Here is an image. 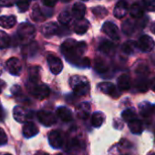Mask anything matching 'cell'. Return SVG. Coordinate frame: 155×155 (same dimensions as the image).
<instances>
[{"label":"cell","instance_id":"cell-28","mask_svg":"<svg viewBox=\"0 0 155 155\" xmlns=\"http://www.w3.org/2000/svg\"><path fill=\"white\" fill-rule=\"evenodd\" d=\"M121 118L126 122H130L137 119V114L133 109H126L121 113Z\"/></svg>","mask_w":155,"mask_h":155},{"label":"cell","instance_id":"cell-14","mask_svg":"<svg viewBox=\"0 0 155 155\" xmlns=\"http://www.w3.org/2000/svg\"><path fill=\"white\" fill-rule=\"evenodd\" d=\"M38 133V128L34 122L28 121L23 126V135L26 138H32Z\"/></svg>","mask_w":155,"mask_h":155},{"label":"cell","instance_id":"cell-2","mask_svg":"<svg viewBox=\"0 0 155 155\" xmlns=\"http://www.w3.org/2000/svg\"><path fill=\"white\" fill-rule=\"evenodd\" d=\"M69 86L78 96H85L90 91V82L83 76L75 75L69 79Z\"/></svg>","mask_w":155,"mask_h":155},{"label":"cell","instance_id":"cell-39","mask_svg":"<svg viewBox=\"0 0 155 155\" xmlns=\"http://www.w3.org/2000/svg\"><path fill=\"white\" fill-rule=\"evenodd\" d=\"M143 8L149 12H155V0H142Z\"/></svg>","mask_w":155,"mask_h":155},{"label":"cell","instance_id":"cell-40","mask_svg":"<svg viewBox=\"0 0 155 155\" xmlns=\"http://www.w3.org/2000/svg\"><path fill=\"white\" fill-rule=\"evenodd\" d=\"M136 72L138 73V75H146L149 73V68H148V66L144 65V64H140L137 69H136Z\"/></svg>","mask_w":155,"mask_h":155},{"label":"cell","instance_id":"cell-10","mask_svg":"<svg viewBox=\"0 0 155 155\" xmlns=\"http://www.w3.org/2000/svg\"><path fill=\"white\" fill-rule=\"evenodd\" d=\"M102 31L110 37L113 40H119L120 39V34L119 29L117 26L112 22H105L102 26Z\"/></svg>","mask_w":155,"mask_h":155},{"label":"cell","instance_id":"cell-46","mask_svg":"<svg viewBox=\"0 0 155 155\" xmlns=\"http://www.w3.org/2000/svg\"><path fill=\"white\" fill-rule=\"evenodd\" d=\"M150 88H151V90L155 92V78H154V79L152 80V81L150 82Z\"/></svg>","mask_w":155,"mask_h":155},{"label":"cell","instance_id":"cell-6","mask_svg":"<svg viewBox=\"0 0 155 155\" xmlns=\"http://www.w3.org/2000/svg\"><path fill=\"white\" fill-rule=\"evenodd\" d=\"M137 46L142 52H150L155 47V42L150 36L143 35L137 41Z\"/></svg>","mask_w":155,"mask_h":155},{"label":"cell","instance_id":"cell-18","mask_svg":"<svg viewBox=\"0 0 155 155\" xmlns=\"http://www.w3.org/2000/svg\"><path fill=\"white\" fill-rule=\"evenodd\" d=\"M57 114L58 118L65 122H68L72 120V112L67 107H63V106L58 107L57 109Z\"/></svg>","mask_w":155,"mask_h":155},{"label":"cell","instance_id":"cell-33","mask_svg":"<svg viewBox=\"0 0 155 155\" xmlns=\"http://www.w3.org/2000/svg\"><path fill=\"white\" fill-rule=\"evenodd\" d=\"M10 45V38L5 32L0 30V49H4L8 48Z\"/></svg>","mask_w":155,"mask_h":155},{"label":"cell","instance_id":"cell-32","mask_svg":"<svg viewBox=\"0 0 155 155\" xmlns=\"http://www.w3.org/2000/svg\"><path fill=\"white\" fill-rule=\"evenodd\" d=\"M39 68L38 66H35L30 68L29 71V82L30 84L34 85L37 84L38 81L39 80Z\"/></svg>","mask_w":155,"mask_h":155},{"label":"cell","instance_id":"cell-4","mask_svg":"<svg viewBox=\"0 0 155 155\" xmlns=\"http://www.w3.org/2000/svg\"><path fill=\"white\" fill-rule=\"evenodd\" d=\"M30 92L36 99L42 101L48 97L50 90L46 84H34L30 87Z\"/></svg>","mask_w":155,"mask_h":155},{"label":"cell","instance_id":"cell-41","mask_svg":"<svg viewBox=\"0 0 155 155\" xmlns=\"http://www.w3.org/2000/svg\"><path fill=\"white\" fill-rule=\"evenodd\" d=\"M8 142V136L5 132V130L0 128V145H4Z\"/></svg>","mask_w":155,"mask_h":155},{"label":"cell","instance_id":"cell-53","mask_svg":"<svg viewBox=\"0 0 155 155\" xmlns=\"http://www.w3.org/2000/svg\"><path fill=\"white\" fill-rule=\"evenodd\" d=\"M4 155H11V154H9V153H6V154H4Z\"/></svg>","mask_w":155,"mask_h":155},{"label":"cell","instance_id":"cell-51","mask_svg":"<svg viewBox=\"0 0 155 155\" xmlns=\"http://www.w3.org/2000/svg\"><path fill=\"white\" fill-rule=\"evenodd\" d=\"M56 155H64L63 153H58V154H56Z\"/></svg>","mask_w":155,"mask_h":155},{"label":"cell","instance_id":"cell-29","mask_svg":"<svg viewBox=\"0 0 155 155\" xmlns=\"http://www.w3.org/2000/svg\"><path fill=\"white\" fill-rule=\"evenodd\" d=\"M94 68L99 73H105L109 69V67H108L107 63L102 58H97L94 62Z\"/></svg>","mask_w":155,"mask_h":155},{"label":"cell","instance_id":"cell-3","mask_svg":"<svg viewBox=\"0 0 155 155\" xmlns=\"http://www.w3.org/2000/svg\"><path fill=\"white\" fill-rule=\"evenodd\" d=\"M36 34L35 28L29 23H22L18 29V39L23 44H28L32 41Z\"/></svg>","mask_w":155,"mask_h":155},{"label":"cell","instance_id":"cell-7","mask_svg":"<svg viewBox=\"0 0 155 155\" xmlns=\"http://www.w3.org/2000/svg\"><path fill=\"white\" fill-rule=\"evenodd\" d=\"M47 60H48V67H49V69L50 71L57 75V74H59L62 69H63V64H62V61L61 59L53 55V54H49L47 58Z\"/></svg>","mask_w":155,"mask_h":155},{"label":"cell","instance_id":"cell-13","mask_svg":"<svg viewBox=\"0 0 155 155\" xmlns=\"http://www.w3.org/2000/svg\"><path fill=\"white\" fill-rule=\"evenodd\" d=\"M128 10H129V7H128L127 2H125L124 0H120V1H119L116 4L114 8L113 15L117 18H122L127 15Z\"/></svg>","mask_w":155,"mask_h":155},{"label":"cell","instance_id":"cell-34","mask_svg":"<svg viewBox=\"0 0 155 155\" xmlns=\"http://www.w3.org/2000/svg\"><path fill=\"white\" fill-rule=\"evenodd\" d=\"M72 14H70L68 11H63L59 14L58 16V21L62 25H68L71 22L72 20Z\"/></svg>","mask_w":155,"mask_h":155},{"label":"cell","instance_id":"cell-15","mask_svg":"<svg viewBox=\"0 0 155 155\" xmlns=\"http://www.w3.org/2000/svg\"><path fill=\"white\" fill-rule=\"evenodd\" d=\"M76 111L79 118L86 120L87 118H89V115L91 112V104L89 102H82L80 105L77 106Z\"/></svg>","mask_w":155,"mask_h":155},{"label":"cell","instance_id":"cell-49","mask_svg":"<svg viewBox=\"0 0 155 155\" xmlns=\"http://www.w3.org/2000/svg\"><path fill=\"white\" fill-rule=\"evenodd\" d=\"M1 114H2V108L0 106V117H1Z\"/></svg>","mask_w":155,"mask_h":155},{"label":"cell","instance_id":"cell-1","mask_svg":"<svg viewBox=\"0 0 155 155\" xmlns=\"http://www.w3.org/2000/svg\"><path fill=\"white\" fill-rule=\"evenodd\" d=\"M86 49L87 45L85 42H78L72 38L67 39L61 45V52L66 59L77 66H82V56L86 52Z\"/></svg>","mask_w":155,"mask_h":155},{"label":"cell","instance_id":"cell-8","mask_svg":"<svg viewBox=\"0 0 155 155\" xmlns=\"http://www.w3.org/2000/svg\"><path fill=\"white\" fill-rule=\"evenodd\" d=\"M38 119L41 124L47 127L52 126L57 122L56 116L52 112L46 111V110H39L38 112Z\"/></svg>","mask_w":155,"mask_h":155},{"label":"cell","instance_id":"cell-44","mask_svg":"<svg viewBox=\"0 0 155 155\" xmlns=\"http://www.w3.org/2000/svg\"><path fill=\"white\" fill-rule=\"evenodd\" d=\"M11 92H12L15 96H18V95H19V93H21V88H20L18 85H15V86L12 87Z\"/></svg>","mask_w":155,"mask_h":155},{"label":"cell","instance_id":"cell-26","mask_svg":"<svg viewBox=\"0 0 155 155\" xmlns=\"http://www.w3.org/2000/svg\"><path fill=\"white\" fill-rule=\"evenodd\" d=\"M31 18L36 22H42L46 19V17L44 16L43 12L41 11L40 8L38 5H35L31 11Z\"/></svg>","mask_w":155,"mask_h":155},{"label":"cell","instance_id":"cell-43","mask_svg":"<svg viewBox=\"0 0 155 155\" xmlns=\"http://www.w3.org/2000/svg\"><path fill=\"white\" fill-rule=\"evenodd\" d=\"M14 4V0H0V6L1 7H11Z\"/></svg>","mask_w":155,"mask_h":155},{"label":"cell","instance_id":"cell-12","mask_svg":"<svg viewBox=\"0 0 155 155\" xmlns=\"http://www.w3.org/2000/svg\"><path fill=\"white\" fill-rule=\"evenodd\" d=\"M98 90L104 93L108 94L112 97H120V93L117 91L116 87L111 83V82H101L98 85Z\"/></svg>","mask_w":155,"mask_h":155},{"label":"cell","instance_id":"cell-48","mask_svg":"<svg viewBox=\"0 0 155 155\" xmlns=\"http://www.w3.org/2000/svg\"><path fill=\"white\" fill-rule=\"evenodd\" d=\"M150 30H151V32H152L153 34H155V23L152 24V26H151V28H150Z\"/></svg>","mask_w":155,"mask_h":155},{"label":"cell","instance_id":"cell-30","mask_svg":"<svg viewBox=\"0 0 155 155\" xmlns=\"http://www.w3.org/2000/svg\"><path fill=\"white\" fill-rule=\"evenodd\" d=\"M139 109H140V114L144 117H147V116H150L153 112L154 107L149 102H142L139 105Z\"/></svg>","mask_w":155,"mask_h":155},{"label":"cell","instance_id":"cell-38","mask_svg":"<svg viewBox=\"0 0 155 155\" xmlns=\"http://www.w3.org/2000/svg\"><path fill=\"white\" fill-rule=\"evenodd\" d=\"M81 150V143L79 142L77 139H73L69 143H68V151L74 153L77 150Z\"/></svg>","mask_w":155,"mask_h":155},{"label":"cell","instance_id":"cell-17","mask_svg":"<svg viewBox=\"0 0 155 155\" xmlns=\"http://www.w3.org/2000/svg\"><path fill=\"white\" fill-rule=\"evenodd\" d=\"M58 30V27L57 23H55V22H48V23L45 24L41 29L42 34L47 38L54 36L55 34H57Z\"/></svg>","mask_w":155,"mask_h":155},{"label":"cell","instance_id":"cell-19","mask_svg":"<svg viewBox=\"0 0 155 155\" xmlns=\"http://www.w3.org/2000/svg\"><path fill=\"white\" fill-rule=\"evenodd\" d=\"M90 27V23L89 21H87L86 19H81L78 20V22L75 24L74 26V31L75 33H77L78 35H83L87 32V30L89 29Z\"/></svg>","mask_w":155,"mask_h":155},{"label":"cell","instance_id":"cell-35","mask_svg":"<svg viewBox=\"0 0 155 155\" xmlns=\"http://www.w3.org/2000/svg\"><path fill=\"white\" fill-rule=\"evenodd\" d=\"M134 29H135V25L130 20H127L122 24V31L124 32V34L128 36L131 35L134 32Z\"/></svg>","mask_w":155,"mask_h":155},{"label":"cell","instance_id":"cell-25","mask_svg":"<svg viewBox=\"0 0 155 155\" xmlns=\"http://www.w3.org/2000/svg\"><path fill=\"white\" fill-rule=\"evenodd\" d=\"M105 120V115L102 113V112H100V111H97V112H94L91 116V124L93 127L95 128H99L102 125V123L104 122Z\"/></svg>","mask_w":155,"mask_h":155},{"label":"cell","instance_id":"cell-11","mask_svg":"<svg viewBox=\"0 0 155 155\" xmlns=\"http://www.w3.org/2000/svg\"><path fill=\"white\" fill-rule=\"evenodd\" d=\"M6 66H7L8 71L10 74H12L14 76L20 75L21 70H22V67H21V63H20V61H19L18 58H9L7 61Z\"/></svg>","mask_w":155,"mask_h":155},{"label":"cell","instance_id":"cell-20","mask_svg":"<svg viewBox=\"0 0 155 155\" xmlns=\"http://www.w3.org/2000/svg\"><path fill=\"white\" fill-rule=\"evenodd\" d=\"M118 88L120 91H128L130 88V78L126 74H122L118 78Z\"/></svg>","mask_w":155,"mask_h":155},{"label":"cell","instance_id":"cell-24","mask_svg":"<svg viewBox=\"0 0 155 155\" xmlns=\"http://www.w3.org/2000/svg\"><path fill=\"white\" fill-rule=\"evenodd\" d=\"M130 16L133 18H136V19H140L143 17V14H144V11H143V8L142 7L138 4V3H134L130 9Z\"/></svg>","mask_w":155,"mask_h":155},{"label":"cell","instance_id":"cell-21","mask_svg":"<svg viewBox=\"0 0 155 155\" xmlns=\"http://www.w3.org/2000/svg\"><path fill=\"white\" fill-rule=\"evenodd\" d=\"M17 24L15 16H3L0 17V27L4 28H11Z\"/></svg>","mask_w":155,"mask_h":155},{"label":"cell","instance_id":"cell-27","mask_svg":"<svg viewBox=\"0 0 155 155\" xmlns=\"http://www.w3.org/2000/svg\"><path fill=\"white\" fill-rule=\"evenodd\" d=\"M150 85V83L148 81V80L142 77L140 78L139 80H137L136 83H135V87L138 90V91H140V92H146L148 91Z\"/></svg>","mask_w":155,"mask_h":155},{"label":"cell","instance_id":"cell-45","mask_svg":"<svg viewBox=\"0 0 155 155\" xmlns=\"http://www.w3.org/2000/svg\"><path fill=\"white\" fill-rule=\"evenodd\" d=\"M6 86H7L6 82H5L4 81H2V80H0V94L2 93V91H3V90L6 88Z\"/></svg>","mask_w":155,"mask_h":155},{"label":"cell","instance_id":"cell-22","mask_svg":"<svg viewBox=\"0 0 155 155\" xmlns=\"http://www.w3.org/2000/svg\"><path fill=\"white\" fill-rule=\"evenodd\" d=\"M100 50L107 55H112L115 51V45L109 40H104L100 45Z\"/></svg>","mask_w":155,"mask_h":155},{"label":"cell","instance_id":"cell-9","mask_svg":"<svg viewBox=\"0 0 155 155\" xmlns=\"http://www.w3.org/2000/svg\"><path fill=\"white\" fill-rule=\"evenodd\" d=\"M48 141L54 149H59L64 144V138L59 130H52L48 134Z\"/></svg>","mask_w":155,"mask_h":155},{"label":"cell","instance_id":"cell-31","mask_svg":"<svg viewBox=\"0 0 155 155\" xmlns=\"http://www.w3.org/2000/svg\"><path fill=\"white\" fill-rule=\"evenodd\" d=\"M136 48H138L137 42L132 41V40H129V41L125 42V43L122 45L121 49H122V51H123L125 54L130 55V54H132V53L135 51Z\"/></svg>","mask_w":155,"mask_h":155},{"label":"cell","instance_id":"cell-47","mask_svg":"<svg viewBox=\"0 0 155 155\" xmlns=\"http://www.w3.org/2000/svg\"><path fill=\"white\" fill-rule=\"evenodd\" d=\"M35 155H48L47 152H44V151H38Z\"/></svg>","mask_w":155,"mask_h":155},{"label":"cell","instance_id":"cell-5","mask_svg":"<svg viewBox=\"0 0 155 155\" xmlns=\"http://www.w3.org/2000/svg\"><path fill=\"white\" fill-rule=\"evenodd\" d=\"M13 115H14V119L18 122H21V123H27L28 122V120L32 119V113L29 110L19 106L14 108Z\"/></svg>","mask_w":155,"mask_h":155},{"label":"cell","instance_id":"cell-52","mask_svg":"<svg viewBox=\"0 0 155 155\" xmlns=\"http://www.w3.org/2000/svg\"><path fill=\"white\" fill-rule=\"evenodd\" d=\"M149 155H155V153H150Z\"/></svg>","mask_w":155,"mask_h":155},{"label":"cell","instance_id":"cell-37","mask_svg":"<svg viewBox=\"0 0 155 155\" xmlns=\"http://www.w3.org/2000/svg\"><path fill=\"white\" fill-rule=\"evenodd\" d=\"M93 15L99 18H103L108 15V10L103 7H96L92 9Z\"/></svg>","mask_w":155,"mask_h":155},{"label":"cell","instance_id":"cell-42","mask_svg":"<svg viewBox=\"0 0 155 155\" xmlns=\"http://www.w3.org/2000/svg\"><path fill=\"white\" fill-rule=\"evenodd\" d=\"M58 1V0H42L43 4L46 6V7H48V8H52L54 7L57 2Z\"/></svg>","mask_w":155,"mask_h":155},{"label":"cell","instance_id":"cell-50","mask_svg":"<svg viewBox=\"0 0 155 155\" xmlns=\"http://www.w3.org/2000/svg\"><path fill=\"white\" fill-rule=\"evenodd\" d=\"M62 2H69V1H71V0H61Z\"/></svg>","mask_w":155,"mask_h":155},{"label":"cell","instance_id":"cell-36","mask_svg":"<svg viewBox=\"0 0 155 155\" xmlns=\"http://www.w3.org/2000/svg\"><path fill=\"white\" fill-rule=\"evenodd\" d=\"M16 5L20 12H26L29 8L30 0H16Z\"/></svg>","mask_w":155,"mask_h":155},{"label":"cell","instance_id":"cell-16","mask_svg":"<svg viewBox=\"0 0 155 155\" xmlns=\"http://www.w3.org/2000/svg\"><path fill=\"white\" fill-rule=\"evenodd\" d=\"M85 14H86V7L82 3H76L72 7V16L77 20L83 19Z\"/></svg>","mask_w":155,"mask_h":155},{"label":"cell","instance_id":"cell-54","mask_svg":"<svg viewBox=\"0 0 155 155\" xmlns=\"http://www.w3.org/2000/svg\"><path fill=\"white\" fill-rule=\"evenodd\" d=\"M83 1H88V0H83Z\"/></svg>","mask_w":155,"mask_h":155},{"label":"cell","instance_id":"cell-23","mask_svg":"<svg viewBox=\"0 0 155 155\" xmlns=\"http://www.w3.org/2000/svg\"><path fill=\"white\" fill-rule=\"evenodd\" d=\"M128 124H129L128 126H129L130 130L133 134H140V133H141L142 130H143V123H142L141 120H138V119H136V120H134L129 122Z\"/></svg>","mask_w":155,"mask_h":155}]
</instances>
